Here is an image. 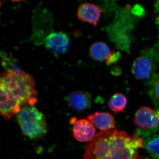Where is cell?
<instances>
[{
	"mask_svg": "<svg viewBox=\"0 0 159 159\" xmlns=\"http://www.w3.org/2000/svg\"><path fill=\"white\" fill-rule=\"evenodd\" d=\"M144 142L138 135L112 129L97 134L86 144L84 159H140Z\"/></svg>",
	"mask_w": 159,
	"mask_h": 159,
	"instance_id": "1",
	"label": "cell"
},
{
	"mask_svg": "<svg viewBox=\"0 0 159 159\" xmlns=\"http://www.w3.org/2000/svg\"><path fill=\"white\" fill-rule=\"evenodd\" d=\"M31 75L5 71L1 74L0 88L12 95L22 103L34 106L37 102V91Z\"/></svg>",
	"mask_w": 159,
	"mask_h": 159,
	"instance_id": "2",
	"label": "cell"
},
{
	"mask_svg": "<svg viewBox=\"0 0 159 159\" xmlns=\"http://www.w3.org/2000/svg\"><path fill=\"white\" fill-rule=\"evenodd\" d=\"M16 119L23 134L30 139L41 138L48 132L45 117L34 106L23 107Z\"/></svg>",
	"mask_w": 159,
	"mask_h": 159,
	"instance_id": "3",
	"label": "cell"
},
{
	"mask_svg": "<svg viewBox=\"0 0 159 159\" xmlns=\"http://www.w3.org/2000/svg\"><path fill=\"white\" fill-rule=\"evenodd\" d=\"M134 122L137 127L143 131H155L159 126L157 113L148 107H141L136 112Z\"/></svg>",
	"mask_w": 159,
	"mask_h": 159,
	"instance_id": "4",
	"label": "cell"
},
{
	"mask_svg": "<svg viewBox=\"0 0 159 159\" xmlns=\"http://www.w3.org/2000/svg\"><path fill=\"white\" fill-rule=\"evenodd\" d=\"M0 113L1 116L5 119L9 120L14 115H17L20 112L23 105L18 99L2 88H0Z\"/></svg>",
	"mask_w": 159,
	"mask_h": 159,
	"instance_id": "5",
	"label": "cell"
},
{
	"mask_svg": "<svg viewBox=\"0 0 159 159\" xmlns=\"http://www.w3.org/2000/svg\"><path fill=\"white\" fill-rule=\"evenodd\" d=\"M44 43L46 48L53 53L64 54L70 48V39L64 32H52L46 37Z\"/></svg>",
	"mask_w": 159,
	"mask_h": 159,
	"instance_id": "6",
	"label": "cell"
},
{
	"mask_svg": "<svg viewBox=\"0 0 159 159\" xmlns=\"http://www.w3.org/2000/svg\"><path fill=\"white\" fill-rule=\"evenodd\" d=\"M75 139L80 142H89L93 139L96 133L94 125L90 120L80 119L74 122L73 127Z\"/></svg>",
	"mask_w": 159,
	"mask_h": 159,
	"instance_id": "7",
	"label": "cell"
},
{
	"mask_svg": "<svg viewBox=\"0 0 159 159\" xmlns=\"http://www.w3.org/2000/svg\"><path fill=\"white\" fill-rule=\"evenodd\" d=\"M102 12V10L95 4L84 3L78 7L77 14L80 20L97 26Z\"/></svg>",
	"mask_w": 159,
	"mask_h": 159,
	"instance_id": "8",
	"label": "cell"
},
{
	"mask_svg": "<svg viewBox=\"0 0 159 159\" xmlns=\"http://www.w3.org/2000/svg\"><path fill=\"white\" fill-rule=\"evenodd\" d=\"M67 101L71 108L79 112L89 109L92 104L90 95L84 91L72 92L67 97Z\"/></svg>",
	"mask_w": 159,
	"mask_h": 159,
	"instance_id": "9",
	"label": "cell"
},
{
	"mask_svg": "<svg viewBox=\"0 0 159 159\" xmlns=\"http://www.w3.org/2000/svg\"><path fill=\"white\" fill-rule=\"evenodd\" d=\"M131 70L135 78L147 79L152 73V63L148 57L140 56L134 60L131 66Z\"/></svg>",
	"mask_w": 159,
	"mask_h": 159,
	"instance_id": "10",
	"label": "cell"
},
{
	"mask_svg": "<svg viewBox=\"0 0 159 159\" xmlns=\"http://www.w3.org/2000/svg\"><path fill=\"white\" fill-rule=\"evenodd\" d=\"M88 119L96 127L103 131L111 130L115 128V119L108 112H97L89 115Z\"/></svg>",
	"mask_w": 159,
	"mask_h": 159,
	"instance_id": "11",
	"label": "cell"
},
{
	"mask_svg": "<svg viewBox=\"0 0 159 159\" xmlns=\"http://www.w3.org/2000/svg\"><path fill=\"white\" fill-rule=\"evenodd\" d=\"M111 52L109 46L103 42L94 43L89 49L91 57L98 61H105L110 55Z\"/></svg>",
	"mask_w": 159,
	"mask_h": 159,
	"instance_id": "12",
	"label": "cell"
},
{
	"mask_svg": "<svg viewBox=\"0 0 159 159\" xmlns=\"http://www.w3.org/2000/svg\"><path fill=\"white\" fill-rule=\"evenodd\" d=\"M2 63L3 67L6 71L10 73L24 75L26 73L20 68L18 64L17 61L11 54H7L5 51H2L1 53Z\"/></svg>",
	"mask_w": 159,
	"mask_h": 159,
	"instance_id": "13",
	"label": "cell"
},
{
	"mask_svg": "<svg viewBox=\"0 0 159 159\" xmlns=\"http://www.w3.org/2000/svg\"><path fill=\"white\" fill-rule=\"evenodd\" d=\"M128 103L127 97L124 94L117 93L112 96L108 101V105L115 114L123 112Z\"/></svg>",
	"mask_w": 159,
	"mask_h": 159,
	"instance_id": "14",
	"label": "cell"
},
{
	"mask_svg": "<svg viewBox=\"0 0 159 159\" xmlns=\"http://www.w3.org/2000/svg\"><path fill=\"white\" fill-rule=\"evenodd\" d=\"M145 148L154 159H159V137L147 142Z\"/></svg>",
	"mask_w": 159,
	"mask_h": 159,
	"instance_id": "15",
	"label": "cell"
},
{
	"mask_svg": "<svg viewBox=\"0 0 159 159\" xmlns=\"http://www.w3.org/2000/svg\"><path fill=\"white\" fill-rule=\"evenodd\" d=\"M120 57V53L117 51H112L110 55L109 56L107 59L105 61L107 65H111L119 60Z\"/></svg>",
	"mask_w": 159,
	"mask_h": 159,
	"instance_id": "16",
	"label": "cell"
},
{
	"mask_svg": "<svg viewBox=\"0 0 159 159\" xmlns=\"http://www.w3.org/2000/svg\"><path fill=\"white\" fill-rule=\"evenodd\" d=\"M153 90L155 97L157 100L159 101V77L154 81Z\"/></svg>",
	"mask_w": 159,
	"mask_h": 159,
	"instance_id": "17",
	"label": "cell"
},
{
	"mask_svg": "<svg viewBox=\"0 0 159 159\" xmlns=\"http://www.w3.org/2000/svg\"><path fill=\"white\" fill-rule=\"evenodd\" d=\"M10 1H12L13 2H20L21 1H24V0H10Z\"/></svg>",
	"mask_w": 159,
	"mask_h": 159,
	"instance_id": "18",
	"label": "cell"
},
{
	"mask_svg": "<svg viewBox=\"0 0 159 159\" xmlns=\"http://www.w3.org/2000/svg\"><path fill=\"white\" fill-rule=\"evenodd\" d=\"M158 116H159V111H158Z\"/></svg>",
	"mask_w": 159,
	"mask_h": 159,
	"instance_id": "19",
	"label": "cell"
}]
</instances>
